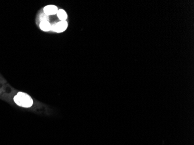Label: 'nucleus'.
Segmentation results:
<instances>
[{
	"label": "nucleus",
	"instance_id": "obj_1",
	"mask_svg": "<svg viewBox=\"0 0 194 145\" xmlns=\"http://www.w3.org/2000/svg\"><path fill=\"white\" fill-rule=\"evenodd\" d=\"M13 99L17 105L23 108H30L33 104V100L32 98L23 92H19L14 97Z\"/></svg>",
	"mask_w": 194,
	"mask_h": 145
},
{
	"label": "nucleus",
	"instance_id": "obj_4",
	"mask_svg": "<svg viewBox=\"0 0 194 145\" xmlns=\"http://www.w3.org/2000/svg\"><path fill=\"white\" fill-rule=\"evenodd\" d=\"M40 27L42 30L44 31H48L51 29V25L48 21L41 22L40 24Z\"/></svg>",
	"mask_w": 194,
	"mask_h": 145
},
{
	"label": "nucleus",
	"instance_id": "obj_6",
	"mask_svg": "<svg viewBox=\"0 0 194 145\" xmlns=\"http://www.w3.org/2000/svg\"><path fill=\"white\" fill-rule=\"evenodd\" d=\"M40 19H41V22L43 21H48V16L46 15L45 13L41 15L40 16Z\"/></svg>",
	"mask_w": 194,
	"mask_h": 145
},
{
	"label": "nucleus",
	"instance_id": "obj_3",
	"mask_svg": "<svg viewBox=\"0 0 194 145\" xmlns=\"http://www.w3.org/2000/svg\"><path fill=\"white\" fill-rule=\"evenodd\" d=\"M58 11V8L55 5H48L45 7L44 8V13L47 16L57 14Z\"/></svg>",
	"mask_w": 194,
	"mask_h": 145
},
{
	"label": "nucleus",
	"instance_id": "obj_5",
	"mask_svg": "<svg viewBox=\"0 0 194 145\" xmlns=\"http://www.w3.org/2000/svg\"><path fill=\"white\" fill-rule=\"evenodd\" d=\"M57 15L61 21H64L68 17L66 12L63 9H59L57 12Z\"/></svg>",
	"mask_w": 194,
	"mask_h": 145
},
{
	"label": "nucleus",
	"instance_id": "obj_2",
	"mask_svg": "<svg viewBox=\"0 0 194 145\" xmlns=\"http://www.w3.org/2000/svg\"><path fill=\"white\" fill-rule=\"evenodd\" d=\"M68 27V23L66 21H60L55 25H51V30L57 33H61L64 31Z\"/></svg>",
	"mask_w": 194,
	"mask_h": 145
}]
</instances>
